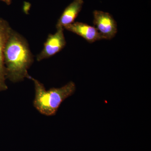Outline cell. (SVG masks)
Segmentation results:
<instances>
[{"instance_id": "cell-5", "label": "cell", "mask_w": 151, "mask_h": 151, "mask_svg": "<svg viewBox=\"0 0 151 151\" xmlns=\"http://www.w3.org/2000/svg\"><path fill=\"white\" fill-rule=\"evenodd\" d=\"M12 29L6 21L0 18V92L5 91L8 88L6 83V78L4 53L6 42Z\"/></svg>"}, {"instance_id": "cell-3", "label": "cell", "mask_w": 151, "mask_h": 151, "mask_svg": "<svg viewBox=\"0 0 151 151\" xmlns=\"http://www.w3.org/2000/svg\"><path fill=\"white\" fill-rule=\"evenodd\" d=\"M93 24L104 40L112 39L118 32L117 23L111 14L103 11L95 10L93 12Z\"/></svg>"}, {"instance_id": "cell-8", "label": "cell", "mask_w": 151, "mask_h": 151, "mask_svg": "<svg viewBox=\"0 0 151 151\" xmlns=\"http://www.w3.org/2000/svg\"><path fill=\"white\" fill-rule=\"evenodd\" d=\"M0 1L5 3L8 5H10L12 4V0H0Z\"/></svg>"}, {"instance_id": "cell-1", "label": "cell", "mask_w": 151, "mask_h": 151, "mask_svg": "<svg viewBox=\"0 0 151 151\" xmlns=\"http://www.w3.org/2000/svg\"><path fill=\"white\" fill-rule=\"evenodd\" d=\"M6 78L13 83L29 79L28 70L33 58L28 43L23 37L11 29L4 49Z\"/></svg>"}, {"instance_id": "cell-7", "label": "cell", "mask_w": 151, "mask_h": 151, "mask_svg": "<svg viewBox=\"0 0 151 151\" xmlns=\"http://www.w3.org/2000/svg\"><path fill=\"white\" fill-rule=\"evenodd\" d=\"M84 4L83 0H73L65 8L60 17L56 25L57 29L61 28L64 29L66 26L74 22V20L82 9Z\"/></svg>"}, {"instance_id": "cell-4", "label": "cell", "mask_w": 151, "mask_h": 151, "mask_svg": "<svg viewBox=\"0 0 151 151\" xmlns=\"http://www.w3.org/2000/svg\"><path fill=\"white\" fill-rule=\"evenodd\" d=\"M63 28L57 29L54 34H50L44 44L42 50L37 56L38 61L47 59L61 51L66 42Z\"/></svg>"}, {"instance_id": "cell-6", "label": "cell", "mask_w": 151, "mask_h": 151, "mask_svg": "<svg viewBox=\"0 0 151 151\" xmlns=\"http://www.w3.org/2000/svg\"><path fill=\"white\" fill-rule=\"evenodd\" d=\"M64 29L80 36L89 43L104 40L96 28L84 23L75 22L66 26Z\"/></svg>"}, {"instance_id": "cell-2", "label": "cell", "mask_w": 151, "mask_h": 151, "mask_svg": "<svg viewBox=\"0 0 151 151\" xmlns=\"http://www.w3.org/2000/svg\"><path fill=\"white\" fill-rule=\"evenodd\" d=\"M29 79L33 81L35 89L34 106L45 116L55 115L61 103L73 95L76 89L75 83L70 81L62 87H53L47 90L43 84L37 79L32 76Z\"/></svg>"}]
</instances>
